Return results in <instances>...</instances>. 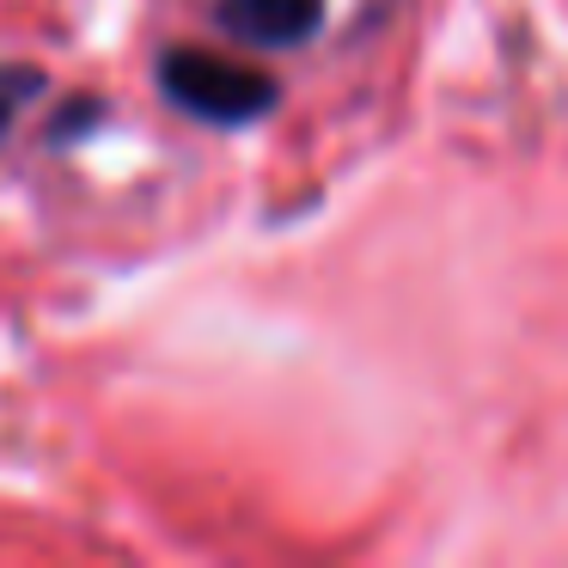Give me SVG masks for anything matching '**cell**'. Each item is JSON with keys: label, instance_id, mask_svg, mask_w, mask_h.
<instances>
[{"label": "cell", "instance_id": "obj_3", "mask_svg": "<svg viewBox=\"0 0 568 568\" xmlns=\"http://www.w3.org/2000/svg\"><path fill=\"white\" fill-rule=\"evenodd\" d=\"M38 87H43L38 68H0V135L19 123V111L38 99Z\"/></svg>", "mask_w": 568, "mask_h": 568}, {"label": "cell", "instance_id": "obj_1", "mask_svg": "<svg viewBox=\"0 0 568 568\" xmlns=\"http://www.w3.org/2000/svg\"><path fill=\"white\" fill-rule=\"evenodd\" d=\"M160 92L184 116L214 123V129H239V123H257L263 111H275L270 74L239 68V62L209 55V50H165L160 55Z\"/></svg>", "mask_w": 568, "mask_h": 568}, {"label": "cell", "instance_id": "obj_2", "mask_svg": "<svg viewBox=\"0 0 568 568\" xmlns=\"http://www.w3.org/2000/svg\"><path fill=\"white\" fill-rule=\"evenodd\" d=\"M214 19L226 38L251 43V50H300L318 31L324 0H221Z\"/></svg>", "mask_w": 568, "mask_h": 568}]
</instances>
